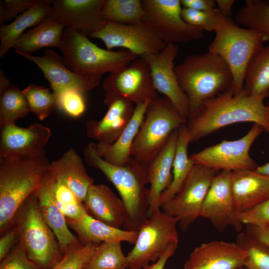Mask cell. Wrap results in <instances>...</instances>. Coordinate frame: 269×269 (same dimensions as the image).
Listing matches in <instances>:
<instances>
[{"mask_svg": "<svg viewBox=\"0 0 269 269\" xmlns=\"http://www.w3.org/2000/svg\"><path fill=\"white\" fill-rule=\"evenodd\" d=\"M69 228L77 234L82 244L90 243L123 242L134 244L137 231H127L109 226L88 213L76 220L66 219Z\"/></svg>", "mask_w": 269, "mask_h": 269, "instance_id": "cell-27", "label": "cell"}, {"mask_svg": "<svg viewBox=\"0 0 269 269\" xmlns=\"http://www.w3.org/2000/svg\"><path fill=\"white\" fill-rule=\"evenodd\" d=\"M102 15L107 22L123 24L141 22L143 9L141 0H105Z\"/></svg>", "mask_w": 269, "mask_h": 269, "instance_id": "cell-33", "label": "cell"}, {"mask_svg": "<svg viewBox=\"0 0 269 269\" xmlns=\"http://www.w3.org/2000/svg\"><path fill=\"white\" fill-rule=\"evenodd\" d=\"M178 129L171 135L157 155L147 165V178L149 184L148 217L159 209L162 193L172 180V165Z\"/></svg>", "mask_w": 269, "mask_h": 269, "instance_id": "cell-23", "label": "cell"}, {"mask_svg": "<svg viewBox=\"0 0 269 269\" xmlns=\"http://www.w3.org/2000/svg\"><path fill=\"white\" fill-rule=\"evenodd\" d=\"M265 130L254 124L249 131L241 138L224 140L189 156L194 164L203 165L216 171H235L255 170L258 166L249 154L250 149L260 134Z\"/></svg>", "mask_w": 269, "mask_h": 269, "instance_id": "cell-12", "label": "cell"}, {"mask_svg": "<svg viewBox=\"0 0 269 269\" xmlns=\"http://www.w3.org/2000/svg\"><path fill=\"white\" fill-rule=\"evenodd\" d=\"M191 141L186 124L178 129L172 165V180L169 187L161 195L159 208L178 192L194 165L188 154V145Z\"/></svg>", "mask_w": 269, "mask_h": 269, "instance_id": "cell-31", "label": "cell"}, {"mask_svg": "<svg viewBox=\"0 0 269 269\" xmlns=\"http://www.w3.org/2000/svg\"><path fill=\"white\" fill-rule=\"evenodd\" d=\"M178 83L189 103L188 120L207 100L232 88L233 76L225 62L210 52L193 54L175 66Z\"/></svg>", "mask_w": 269, "mask_h": 269, "instance_id": "cell-3", "label": "cell"}, {"mask_svg": "<svg viewBox=\"0 0 269 269\" xmlns=\"http://www.w3.org/2000/svg\"><path fill=\"white\" fill-rule=\"evenodd\" d=\"M49 169L55 179L65 185L84 202L90 187L94 182L80 156L70 148L59 159L50 162Z\"/></svg>", "mask_w": 269, "mask_h": 269, "instance_id": "cell-26", "label": "cell"}, {"mask_svg": "<svg viewBox=\"0 0 269 269\" xmlns=\"http://www.w3.org/2000/svg\"><path fill=\"white\" fill-rule=\"evenodd\" d=\"M241 222L247 225L269 227V198L253 208L239 214Z\"/></svg>", "mask_w": 269, "mask_h": 269, "instance_id": "cell-44", "label": "cell"}, {"mask_svg": "<svg viewBox=\"0 0 269 269\" xmlns=\"http://www.w3.org/2000/svg\"><path fill=\"white\" fill-rule=\"evenodd\" d=\"M150 102L135 106L130 122L113 143L102 144L94 142L98 153L105 161L121 166L127 163L130 159L132 145Z\"/></svg>", "mask_w": 269, "mask_h": 269, "instance_id": "cell-28", "label": "cell"}, {"mask_svg": "<svg viewBox=\"0 0 269 269\" xmlns=\"http://www.w3.org/2000/svg\"><path fill=\"white\" fill-rule=\"evenodd\" d=\"M103 87L106 93L126 98L136 106L158 97L149 66L141 57L110 73L104 80Z\"/></svg>", "mask_w": 269, "mask_h": 269, "instance_id": "cell-13", "label": "cell"}, {"mask_svg": "<svg viewBox=\"0 0 269 269\" xmlns=\"http://www.w3.org/2000/svg\"><path fill=\"white\" fill-rule=\"evenodd\" d=\"M13 226L28 258L40 269H51L61 260L58 241L43 219L34 193L17 212Z\"/></svg>", "mask_w": 269, "mask_h": 269, "instance_id": "cell-7", "label": "cell"}, {"mask_svg": "<svg viewBox=\"0 0 269 269\" xmlns=\"http://www.w3.org/2000/svg\"><path fill=\"white\" fill-rule=\"evenodd\" d=\"M53 178L49 167L41 184L33 193L41 215L56 236L64 255L81 243L70 230L65 216L56 204L52 189Z\"/></svg>", "mask_w": 269, "mask_h": 269, "instance_id": "cell-21", "label": "cell"}, {"mask_svg": "<svg viewBox=\"0 0 269 269\" xmlns=\"http://www.w3.org/2000/svg\"><path fill=\"white\" fill-rule=\"evenodd\" d=\"M243 91L250 97L269 94V45L263 47L249 62Z\"/></svg>", "mask_w": 269, "mask_h": 269, "instance_id": "cell-32", "label": "cell"}, {"mask_svg": "<svg viewBox=\"0 0 269 269\" xmlns=\"http://www.w3.org/2000/svg\"><path fill=\"white\" fill-rule=\"evenodd\" d=\"M182 7L200 11H210L216 8L215 0H180Z\"/></svg>", "mask_w": 269, "mask_h": 269, "instance_id": "cell-47", "label": "cell"}, {"mask_svg": "<svg viewBox=\"0 0 269 269\" xmlns=\"http://www.w3.org/2000/svg\"><path fill=\"white\" fill-rule=\"evenodd\" d=\"M178 52L177 44H168L161 52L145 55L141 58L149 66L157 92L167 97L179 114L188 121L189 116L188 98L181 89L174 71V60Z\"/></svg>", "mask_w": 269, "mask_h": 269, "instance_id": "cell-16", "label": "cell"}, {"mask_svg": "<svg viewBox=\"0 0 269 269\" xmlns=\"http://www.w3.org/2000/svg\"><path fill=\"white\" fill-rule=\"evenodd\" d=\"M265 120L266 126V131L269 132V103L266 105Z\"/></svg>", "mask_w": 269, "mask_h": 269, "instance_id": "cell-53", "label": "cell"}, {"mask_svg": "<svg viewBox=\"0 0 269 269\" xmlns=\"http://www.w3.org/2000/svg\"><path fill=\"white\" fill-rule=\"evenodd\" d=\"M142 21L166 44L197 40L204 30L189 25L181 15L180 0H141Z\"/></svg>", "mask_w": 269, "mask_h": 269, "instance_id": "cell-11", "label": "cell"}, {"mask_svg": "<svg viewBox=\"0 0 269 269\" xmlns=\"http://www.w3.org/2000/svg\"><path fill=\"white\" fill-rule=\"evenodd\" d=\"M83 203L94 218L116 228L123 227L126 218L125 205L107 185H92Z\"/></svg>", "mask_w": 269, "mask_h": 269, "instance_id": "cell-24", "label": "cell"}, {"mask_svg": "<svg viewBox=\"0 0 269 269\" xmlns=\"http://www.w3.org/2000/svg\"><path fill=\"white\" fill-rule=\"evenodd\" d=\"M246 251L237 243L213 241L194 249L183 269H240Z\"/></svg>", "mask_w": 269, "mask_h": 269, "instance_id": "cell-20", "label": "cell"}, {"mask_svg": "<svg viewBox=\"0 0 269 269\" xmlns=\"http://www.w3.org/2000/svg\"><path fill=\"white\" fill-rule=\"evenodd\" d=\"M232 187L238 213L253 208L269 198V176L255 170L232 172Z\"/></svg>", "mask_w": 269, "mask_h": 269, "instance_id": "cell-25", "label": "cell"}, {"mask_svg": "<svg viewBox=\"0 0 269 269\" xmlns=\"http://www.w3.org/2000/svg\"><path fill=\"white\" fill-rule=\"evenodd\" d=\"M67 67L77 75L99 85L102 76L129 64L138 57L125 49H104L87 35L65 28L59 47Z\"/></svg>", "mask_w": 269, "mask_h": 269, "instance_id": "cell-6", "label": "cell"}, {"mask_svg": "<svg viewBox=\"0 0 269 269\" xmlns=\"http://www.w3.org/2000/svg\"><path fill=\"white\" fill-rule=\"evenodd\" d=\"M89 36L101 40L108 50L121 47L138 57L158 53L167 45L143 21L134 24L107 22L103 27Z\"/></svg>", "mask_w": 269, "mask_h": 269, "instance_id": "cell-14", "label": "cell"}, {"mask_svg": "<svg viewBox=\"0 0 269 269\" xmlns=\"http://www.w3.org/2000/svg\"><path fill=\"white\" fill-rule=\"evenodd\" d=\"M53 94L57 108L69 116L78 117L85 111V102L81 91L74 88H65Z\"/></svg>", "mask_w": 269, "mask_h": 269, "instance_id": "cell-40", "label": "cell"}, {"mask_svg": "<svg viewBox=\"0 0 269 269\" xmlns=\"http://www.w3.org/2000/svg\"><path fill=\"white\" fill-rule=\"evenodd\" d=\"M0 269H40L28 258L19 241L10 253L0 261Z\"/></svg>", "mask_w": 269, "mask_h": 269, "instance_id": "cell-43", "label": "cell"}, {"mask_svg": "<svg viewBox=\"0 0 269 269\" xmlns=\"http://www.w3.org/2000/svg\"><path fill=\"white\" fill-rule=\"evenodd\" d=\"M216 171L194 164L184 183L169 200L160 206L167 215L178 219L182 231L186 230L199 217Z\"/></svg>", "mask_w": 269, "mask_h": 269, "instance_id": "cell-10", "label": "cell"}, {"mask_svg": "<svg viewBox=\"0 0 269 269\" xmlns=\"http://www.w3.org/2000/svg\"><path fill=\"white\" fill-rule=\"evenodd\" d=\"M121 243H99L84 269H127V256Z\"/></svg>", "mask_w": 269, "mask_h": 269, "instance_id": "cell-36", "label": "cell"}, {"mask_svg": "<svg viewBox=\"0 0 269 269\" xmlns=\"http://www.w3.org/2000/svg\"><path fill=\"white\" fill-rule=\"evenodd\" d=\"M19 241L16 228L12 226L0 238V261L5 258L12 251Z\"/></svg>", "mask_w": 269, "mask_h": 269, "instance_id": "cell-46", "label": "cell"}, {"mask_svg": "<svg viewBox=\"0 0 269 269\" xmlns=\"http://www.w3.org/2000/svg\"><path fill=\"white\" fill-rule=\"evenodd\" d=\"M51 0H37L34 4L11 23L0 28V57L5 55L23 32L36 26L48 17L51 11Z\"/></svg>", "mask_w": 269, "mask_h": 269, "instance_id": "cell-29", "label": "cell"}, {"mask_svg": "<svg viewBox=\"0 0 269 269\" xmlns=\"http://www.w3.org/2000/svg\"><path fill=\"white\" fill-rule=\"evenodd\" d=\"M99 243H81L64 254L61 260L51 269H84Z\"/></svg>", "mask_w": 269, "mask_h": 269, "instance_id": "cell-41", "label": "cell"}, {"mask_svg": "<svg viewBox=\"0 0 269 269\" xmlns=\"http://www.w3.org/2000/svg\"><path fill=\"white\" fill-rule=\"evenodd\" d=\"M231 176L229 171L216 173L202 208L201 217L209 220L219 232L229 226L240 232L243 227L234 198Z\"/></svg>", "mask_w": 269, "mask_h": 269, "instance_id": "cell-15", "label": "cell"}, {"mask_svg": "<svg viewBox=\"0 0 269 269\" xmlns=\"http://www.w3.org/2000/svg\"><path fill=\"white\" fill-rule=\"evenodd\" d=\"M104 103L108 109L99 121L89 120L86 123L87 135L97 143L112 144L130 122L135 107L130 100L105 93Z\"/></svg>", "mask_w": 269, "mask_h": 269, "instance_id": "cell-19", "label": "cell"}, {"mask_svg": "<svg viewBox=\"0 0 269 269\" xmlns=\"http://www.w3.org/2000/svg\"><path fill=\"white\" fill-rule=\"evenodd\" d=\"M0 6V25L13 18H16L18 15L22 14L30 8L35 3L33 0H4Z\"/></svg>", "mask_w": 269, "mask_h": 269, "instance_id": "cell-45", "label": "cell"}, {"mask_svg": "<svg viewBox=\"0 0 269 269\" xmlns=\"http://www.w3.org/2000/svg\"><path fill=\"white\" fill-rule=\"evenodd\" d=\"M236 243L246 251L244 261L245 269H269V247L250 236L241 232Z\"/></svg>", "mask_w": 269, "mask_h": 269, "instance_id": "cell-38", "label": "cell"}, {"mask_svg": "<svg viewBox=\"0 0 269 269\" xmlns=\"http://www.w3.org/2000/svg\"><path fill=\"white\" fill-rule=\"evenodd\" d=\"M17 54L30 60L41 69L53 93L65 88H74L84 93L98 85L70 70L63 58L52 50H44L41 56L21 53Z\"/></svg>", "mask_w": 269, "mask_h": 269, "instance_id": "cell-22", "label": "cell"}, {"mask_svg": "<svg viewBox=\"0 0 269 269\" xmlns=\"http://www.w3.org/2000/svg\"><path fill=\"white\" fill-rule=\"evenodd\" d=\"M0 126L15 124V121L27 115L28 104L22 90L12 84L0 93Z\"/></svg>", "mask_w": 269, "mask_h": 269, "instance_id": "cell-35", "label": "cell"}, {"mask_svg": "<svg viewBox=\"0 0 269 269\" xmlns=\"http://www.w3.org/2000/svg\"><path fill=\"white\" fill-rule=\"evenodd\" d=\"M244 269V268H241V269Z\"/></svg>", "mask_w": 269, "mask_h": 269, "instance_id": "cell-54", "label": "cell"}, {"mask_svg": "<svg viewBox=\"0 0 269 269\" xmlns=\"http://www.w3.org/2000/svg\"><path fill=\"white\" fill-rule=\"evenodd\" d=\"M178 244H175L170 247L155 262L149 264L142 269H164L168 259L174 254Z\"/></svg>", "mask_w": 269, "mask_h": 269, "instance_id": "cell-49", "label": "cell"}, {"mask_svg": "<svg viewBox=\"0 0 269 269\" xmlns=\"http://www.w3.org/2000/svg\"><path fill=\"white\" fill-rule=\"evenodd\" d=\"M217 8L223 15L231 17L232 10L233 4L235 2L234 0H215Z\"/></svg>", "mask_w": 269, "mask_h": 269, "instance_id": "cell-50", "label": "cell"}, {"mask_svg": "<svg viewBox=\"0 0 269 269\" xmlns=\"http://www.w3.org/2000/svg\"><path fill=\"white\" fill-rule=\"evenodd\" d=\"M181 15L183 20L190 25L209 32L214 31L218 21L217 9L200 11L182 7Z\"/></svg>", "mask_w": 269, "mask_h": 269, "instance_id": "cell-42", "label": "cell"}, {"mask_svg": "<svg viewBox=\"0 0 269 269\" xmlns=\"http://www.w3.org/2000/svg\"><path fill=\"white\" fill-rule=\"evenodd\" d=\"M269 96L266 94L250 97L243 90L234 94L230 89L207 100L186 123L192 141L238 123L252 122L266 130L264 100Z\"/></svg>", "mask_w": 269, "mask_h": 269, "instance_id": "cell-2", "label": "cell"}, {"mask_svg": "<svg viewBox=\"0 0 269 269\" xmlns=\"http://www.w3.org/2000/svg\"><path fill=\"white\" fill-rule=\"evenodd\" d=\"M238 24L257 30L269 40V3L262 0H247L235 16Z\"/></svg>", "mask_w": 269, "mask_h": 269, "instance_id": "cell-34", "label": "cell"}, {"mask_svg": "<svg viewBox=\"0 0 269 269\" xmlns=\"http://www.w3.org/2000/svg\"><path fill=\"white\" fill-rule=\"evenodd\" d=\"M50 162L46 155L0 158V234L13 226L15 215L39 187Z\"/></svg>", "mask_w": 269, "mask_h": 269, "instance_id": "cell-4", "label": "cell"}, {"mask_svg": "<svg viewBox=\"0 0 269 269\" xmlns=\"http://www.w3.org/2000/svg\"><path fill=\"white\" fill-rule=\"evenodd\" d=\"M187 120L166 97H157L147 108L132 145L131 157L148 165L165 145L171 134Z\"/></svg>", "mask_w": 269, "mask_h": 269, "instance_id": "cell-8", "label": "cell"}, {"mask_svg": "<svg viewBox=\"0 0 269 269\" xmlns=\"http://www.w3.org/2000/svg\"><path fill=\"white\" fill-rule=\"evenodd\" d=\"M84 155L88 165L102 171L119 192L126 210L123 229L137 231L148 218L147 165L132 157L123 165L110 163L99 155L94 142L86 146Z\"/></svg>", "mask_w": 269, "mask_h": 269, "instance_id": "cell-1", "label": "cell"}, {"mask_svg": "<svg viewBox=\"0 0 269 269\" xmlns=\"http://www.w3.org/2000/svg\"><path fill=\"white\" fill-rule=\"evenodd\" d=\"M22 91L29 112L33 113L40 121L51 115L57 108L55 96L48 88L31 84Z\"/></svg>", "mask_w": 269, "mask_h": 269, "instance_id": "cell-37", "label": "cell"}, {"mask_svg": "<svg viewBox=\"0 0 269 269\" xmlns=\"http://www.w3.org/2000/svg\"><path fill=\"white\" fill-rule=\"evenodd\" d=\"M255 170L258 173L269 176V162L258 166Z\"/></svg>", "mask_w": 269, "mask_h": 269, "instance_id": "cell-52", "label": "cell"}, {"mask_svg": "<svg viewBox=\"0 0 269 269\" xmlns=\"http://www.w3.org/2000/svg\"><path fill=\"white\" fill-rule=\"evenodd\" d=\"M178 219L160 208L148 217L137 230L134 247L128 254V269H142L156 262L171 246L178 244Z\"/></svg>", "mask_w": 269, "mask_h": 269, "instance_id": "cell-9", "label": "cell"}, {"mask_svg": "<svg viewBox=\"0 0 269 269\" xmlns=\"http://www.w3.org/2000/svg\"><path fill=\"white\" fill-rule=\"evenodd\" d=\"M65 27L49 16L34 28L22 34L12 48L19 53L31 54L47 47H60Z\"/></svg>", "mask_w": 269, "mask_h": 269, "instance_id": "cell-30", "label": "cell"}, {"mask_svg": "<svg viewBox=\"0 0 269 269\" xmlns=\"http://www.w3.org/2000/svg\"><path fill=\"white\" fill-rule=\"evenodd\" d=\"M11 85L9 79L5 76L4 71L0 70V93Z\"/></svg>", "mask_w": 269, "mask_h": 269, "instance_id": "cell-51", "label": "cell"}, {"mask_svg": "<svg viewBox=\"0 0 269 269\" xmlns=\"http://www.w3.org/2000/svg\"><path fill=\"white\" fill-rule=\"evenodd\" d=\"M105 0H53L49 16L65 28L88 35L106 24L102 8Z\"/></svg>", "mask_w": 269, "mask_h": 269, "instance_id": "cell-17", "label": "cell"}, {"mask_svg": "<svg viewBox=\"0 0 269 269\" xmlns=\"http://www.w3.org/2000/svg\"><path fill=\"white\" fill-rule=\"evenodd\" d=\"M51 134L49 128L38 123L26 128L15 124L5 126L1 128L0 158L46 155L45 147Z\"/></svg>", "mask_w": 269, "mask_h": 269, "instance_id": "cell-18", "label": "cell"}, {"mask_svg": "<svg viewBox=\"0 0 269 269\" xmlns=\"http://www.w3.org/2000/svg\"><path fill=\"white\" fill-rule=\"evenodd\" d=\"M52 189L56 204L66 219L76 220L87 213L84 203L68 187L56 180L54 177Z\"/></svg>", "mask_w": 269, "mask_h": 269, "instance_id": "cell-39", "label": "cell"}, {"mask_svg": "<svg viewBox=\"0 0 269 269\" xmlns=\"http://www.w3.org/2000/svg\"><path fill=\"white\" fill-rule=\"evenodd\" d=\"M217 16L215 35L207 47L208 51L218 55L227 64L233 76L231 89L234 94H238L243 90L249 62L268 39L257 30L241 27L231 17L222 14L218 9Z\"/></svg>", "mask_w": 269, "mask_h": 269, "instance_id": "cell-5", "label": "cell"}, {"mask_svg": "<svg viewBox=\"0 0 269 269\" xmlns=\"http://www.w3.org/2000/svg\"><path fill=\"white\" fill-rule=\"evenodd\" d=\"M246 233L269 247V227L247 225Z\"/></svg>", "mask_w": 269, "mask_h": 269, "instance_id": "cell-48", "label": "cell"}]
</instances>
